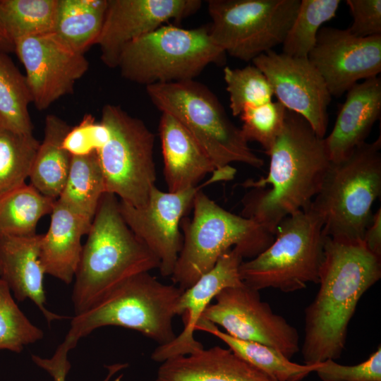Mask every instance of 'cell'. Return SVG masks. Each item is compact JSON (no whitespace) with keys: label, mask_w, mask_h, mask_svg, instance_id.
Segmentation results:
<instances>
[{"label":"cell","mask_w":381,"mask_h":381,"mask_svg":"<svg viewBox=\"0 0 381 381\" xmlns=\"http://www.w3.org/2000/svg\"><path fill=\"white\" fill-rule=\"evenodd\" d=\"M381 278V256L363 240L325 236L319 289L304 311L305 364L339 358L349 324L362 296Z\"/></svg>","instance_id":"1"},{"label":"cell","mask_w":381,"mask_h":381,"mask_svg":"<svg viewBox=\"0 0 381 381\" xmlns=\"http://www.w3.org/2000/svg\"><path fill=\"white\" fill-rule=\"evenodd\" d=\"M267 174L248 179L241 216L274 236L285 217L306 208L320 191L331 161L325 138L301 115L286 111L283 128L271 149Z\"/></svg>","instance_id":"2"},{"label":"cell","mask_w":381,"mask_h":381,"mask_svg":"<svg viewBox=\"0 0 381 381\" xmlns=\"http://www.w3.org/2000/svg\"><path fill=\"white\" fill-rule=\"evenodd\" d=\"M87 235L71 296L75 315L126 279L159 267L158 258L126 224L114 194L102 195Z\"/></svg>","instance_id":"3"},{"label":"cell","mask_w":381,"mask_h":381,"mask_svg":"<svg viewBox=\"0 0 381 381\" xmlns=\"http://www.w3.org/2000/svg\"><path fill=\"white\" fill-rule=\"evenodd\" d=\"M183 291L160 282L149 272L133 276L71 318L70 329L56 350L68 354L81 338L106 326L136 330L159 346L169 344L176 337L172 321Z\"/></svg>","instance_id":"4"},{"label":"cell","mask_w":381,"mask_h":381,"mask_svg":"<svg viewBox=\"0 0 381 381\" xmlns=\"http://www.w3.org/2000/svg\"><path fill=\"white\" fill-rule=\"evenodd\" d=\"M193 208L192 219L184 217L180 224L183 245L170 277L184 290L230 249L236 248L243 258L252 259L274 241V236L255 221L226 210L202 189L195 195Z\"/></svg>","instance_id":"5"},{"label":"cell","mask_w":381,"mask_h":381,"mask_svg":"<svg viewBox=\"0 0 381 381\" xmlns=\"http://www.w3.org/2000/svg\"><path fill=\"white\" fill-rule=\"evenodd\" d=\"M381 138L364 143L332 162L310 207L323 223V234L337 239L363 240L381 193Z\"/></svg>","instance_id":"6"},{"label":"cell","mask_w":381,"mask_h":381,"mask_svg":"<svg viewBox=\"0 0 381 381\" xmlns=\"http://www.w3.org/2000/svg\"><path fill=\"white\" fill-rule=\"evenodd\" d=\"M145 87L152 103L185 127L217 170L232 162L258 169L263 166L264 160L253 152L241 128L231 122L218 98L205 85L190 80Z\"/></svg>","instance_id":"7"},{"label":"cell","mask_w":381,"mask_h":381,"mask_svg":"<svg viewBox=\"0 0 381 381\" xmlns=\"http://www.w3.org/2000/svg\"><path fill=\"white\" fill-rule=\"evenodd\" d=\"M226 53L209 26L183 29L162 25L123 49L117 68L125 79L145 87L194 80L210 64H224Z\"/></svg>","instance_id":"8"},{"label":"cell","mask_w":381,"mask_h":381,"mask_svg":"<svg viewBox=\"0 0 381 381\" xmlns=\"http://www.w3.org/2000/svg\"><path fill=\"white\" fill-rule=\"evenodd\" d=\"M323 223L310 205L279 224L272 243L239 267L240 278L260 291L272 288L289 293L308 283L318 284L324 255Z\"/></svg>","instance_id":"9"},{"label":"cell","mask_w":381,"mask_h":381,"mask_svg":"<svg viewBox=\"0 0 381 381\" xmlns=\"http://www.w3.org/2000/svg\"><path fill=\"white\" fill-rule=\"evenodd\" d=\"M101 121L109 133L97 152L106 193L133 206L144 205L155 186L154 134L143 121L114 104L103 107Z\"/></svg>","instance_id":"10"},{"label":"cell","mask_w":381,"mask_h":381,"mask_svg":"<svg viewBox=\"0 0 381 381\" xmlns=\"http://www.w3.org/2000/svg\"><path fill=\"white\" fill-rule=\"evenodd\" d=\"M301 0H209V32L226 54L243 61L282 44Z\"/></svg>","instance_id":"11"},{"label":"cell","mask_w":381,"mask_h":381,"mask_svg":"<svg viewBox=\"0 0 381 381\" xmlns=\"http://www.w3.org/2000/svg\"><path fill=\"white\" fill-rule=\"evenodd\" d=\"M234 178L228 169L216 170L204 183L178 192H164L154 186L147 202L135 207L119 200L126 224L159 260L162 277H171L183 245L180 224L193 204L196 193L208 184Z\"/></svg>","instance_id":"12"},{"label":"cell","mask_w":381,"mask_h":381,"mask_svg":"<svg viewBox=\"0 0 381 381\" xmlns=\"http://www.w3.org/2000/svg\"><path fill=\"white\" fill-rule=\"evenodd\" d=\"M214 299L202 319L221 326L232 337L272 347L289 359L299 351L297 329L261 300L259 291L242 282L222 289Z\"/></svg>","instance_id":"13"},{"label":"cell","mask_w":381,"mask_h":381,"mask_svg":"<svg viewBox=\"0 0 381 381\" xmlns=\"http://www.w3.org/2000/svg\"><path fill=\"white\" fill-rule=\"evenodd\" d=\"M14 52L24 66L32 103L39 111L71 94L75 82L89 68L85 55L71 49L54 32L18 38Z\"/></svg>","instance_id":"14"},{"label":"cell","mask_w":381,"mask_h":381,"mask_svg":"<svg viewBox=\"0 0 381 381\" xmlns=\"http://www.w3.org/2000/svg\"><path fill=\"white\" fill-rule=\"evenodd\" d=\"M268 80L274 95L288 110L303 116L315 133L324 138L332 96L308 58L294 57L273 49L252 61Z\"/></svg>","instance_id":"15"},{"label":"cell","mask_w":381,"mask_h":381,"mask_svg":"<svg viewBox=\"0 0 381 381\" xmlns=\"http://www.w3.org/2000/svg\"><path fill=\"white\" fill-rule=\"evenodd\" d=\"M332 97H339L361 80L381 72V35L358 37L347 29L322 27L308 56Z\"/></svg>","instance_id":"16"},{"label":"cell","mask_w":381,"mask_h":381,"mask_svg":"<svg viewBox=\"0 0 381 381\" xmlns=\"http://www.w3.org/2000/svg\"><path fill=\"white\" fill-rule=\"evenodd\" d=\"M200 0H107L103 26L96 42L102 62L116 68L126 45L170 20L196 13Z\"/></svg>","instance_id":"17"},{"label":"cell","mask_w":381,"mask_h":381,"mask_svg":"<svg viewBox=\"0 0 381 381\" xmlns=\"http://www.w3.org/2000/svg\"><path fill=\"white\" fill-rule=\"evenodd\" d=\"M243 261L240 251L233 248L223 254L209 272L183 291L175 307L176 315L182 318L183 329L173 341L154 350L151 354L154 361L162 363L204 348L194 338L195 326L205 310L222 289L242 283L239 267Z\"/></svg>","instance_id":"18"},{"label":"cell","mask_w":381,"mask_h":381,"mask_svg":"<svg viewBox=\"0 0 381 381\" xmlns=\"http://www.w3.org/2000/svg\"><path fill=\"white\" fill-rule=\"evenodd\" d=\"M380 114L381 78H371L353 85L346 92L331 133L325 138L330 161L343 159L365 143Z\"/></svg>","instance_id":"19"},{"label":"cell","mask_w":381,"mask_h":381,"mask_svg":"<svg viewBox=\"0 0 381 381\" xmlns=\"http://www.w3.org/2000/svg\"><path fill=\"white\" fill-rule=\"evenodd\" d=\"M42 236L0 238V277L18 301H32L50 323L69 317L52 313L45 307V272L40 260Z\"/></svg>","instance_id":"20"},{"label":"cell","mask_w":381,"mask_h":381,"mask_svg":"<svg viewBox=\"0 0 381 381\" xmlns=\"http://www.w3.org/2000/svg\"><path fill=\"white\" fill-rule=\"evenodd\" d=\"M155 381H277L236 355L215 346L161 363Z\"/></svg>","instance_id":"21"},{"label":"cell","mask_w":381,"mask_h":381,"mask_svg":"<svg viewBox=\"0 0 381 381\" xmlns=\"http://www.w3.org/2000/svg\"><path fill=\"white\" fill-rule=\"evenodd\" d=\"M159 131L169 192L198 186L207 174L217 170L200 144L173 116L162 113Z\"/></svg>","instance_id":"22"},{"label":"cell","mask_w":381,"mask_h":381,"mask_svg":"<svg viewBox=\"0 0 381 381\" xmlns=\"http://www.w3.org/2000/svg\"><path fill=\"white\" fill-rule=\"evenodd\" d=\"M91 224L56 200L49 229L40 242V260L45 274L66 284L73 280L83 250L81 238Z\"/></svg>","instance_id":"23"},{"label":"cell","mask_w":381,"mask_h":381,"mask_svg":"<svg viewBox=\"0 0 381 381\" xmlns=\"http://www.w3.org/2000/svg\"><path fill=\"white\" fill-rule=\"evenodd\" d=\"M70 126L54 114L45 119L44 135L35 155L29 179L42 195L57 200L65 185L71 155L64 148L63 141Z\"/></svg>","instance_id":"24"},{"label":"cell","mask_w":381,"mask_h":381,"mask_svg":"<svg viewBox=\"0 0 381 381\" xmlns=\"http://www.w3.org/2000/svg\"><path fill=\"white\" fill-rule=\"evenodd\" d=\"M211 334L224 342L236 355L277 381H301L314 372L318 364H298L279 351L257 342L236 339L210 322L200 319L195 328Z\"/></svg>","instance_id":"25"},{"label":"cell","mask_w":381,"mask_h":381,"mask_svg":"<svg viewBox=\"0 0 381 381\" xmlns=\"http://www.w3.org/2000/svg\"><path fill=\"white\" fill-rule=\"evenodd\" d=\"M107 0H58L54 33L73 51L83 54L100 35Z\"/></svg>","instance_id":"26"},{"label":"cell","mask_w":381,"mask_h":381,"mask_svg":"<svg viewBox=\"0 0 381 381\" xmlns=\"http://www.w3.org/2000/svg\"><path fill=\"white\" fill-rule=\"evenodd\" d=\"M105 193L104 177L97 152L72 156L66 183L57 200L92 224Z\"/></svg>","instance_id":"27"},{"label":"cell","mask_w":381,"mask_h":381,"mask_svg":"<svg viewBox=\"0 0 381 381\" xmlns=\"http://www.w3.org/2000/svg\"><path fill=\"white\" fill-rule=\"evenodd\" d=\"M56 200L24 185L0 198V238L36 235L40 219L51 214Z\"/></svg>","instance_id":"28"},{"label":"cell","mask_w":381,"mask_h":381,"mask_svg":"<svg viewBox=\"0 0 381 381\" xmlns=\"http://www.w3.org/2000/svg\"><path fill=\"white\" fill-rule=\"evenodd\" d=\"M32 102L25 78L8 54L0 52V127L32 134L33 125L28 111Z\"/></svg>","instance_id":"29"},{"label":"cell","mask_w":381,"mask_h":381,"mask_svg":"<svg viewBox=\"0 0 381 381\" xmlns=\"http://www.w3.org/2000/svg\"><path fill=\"white\" fill-rule=\"evenodd\" d=\"M58 0H0V20L14 41L54 32Z\"/></svg>","instance_id":"30"},{"label":"cell","mask_w":381,"mask_h":381,"mask_svg":"<svg viewBox=\"0 0 381 381\" xmlns=\"http://www.w3.org/2000/svg\"><path fill=\"white\" fill-rule=\"evenodd\" d=\"M40 144L32 134L0 127V198L25 183Z\"/></svg>","instance_id":"31"},{"label":"cell","mask_w":381,"mask_h":381,"mask_svg":"<svg viewBox=\"0 0 381 381\" xmlns=\"http://www.w3.org/2000/svg\"><path fill=\"white\" fill-rule=\"evenodd\" d=\"M340 4L339 0H301L296 18L282 44V53L308 58L319 30L335 16Z\"/></svg>","instance_id":"32"},{"label":"cell","mask_w":381,"mask_h":381,"mask_svg":"<svg viewBox=\"0 0 381 381\" xmlns=\"http://www.w3.org/2000/svg\"><path fill=\"white\" fill-rule=\"evenodd\" d=\"M223 73L234 116H239L246 107L260 106L272 101V88L255 66L248 65L242 68L226 66Z\"/></svg>","instance_id":"33"},{"label":"cell","mask_w":381,"mask_h":381,"mask_svg":"<svg viewBox=\"0 0 381 381\" xmlns=\"http://www.w3.org/2000/svg\"><path fill=\"white\" fill-rule=\"evenodd\" d=\"M43 337V331L21 311L9 287L0 277V350L20 353L24 346L41 340Z\"/></svg>","instance_id":"34"},{"label":"cell","mask_w":381,"mask_h":381,"mask_svg":"<svg viewBox=\"0 0 381 381\" xmlns=\"http://www.w3.org/2000/svg\"><path fill=\"white\" fill-rule=\"evenodd\" d=\"M287 109L279 101L246 107L240 114L241 131L245 139L258 143L268 152L280 134Z\"/></svg>","instance_id":"35"},{"label":"cell","mask_w":381,"mask_h":381,"mask_svg":"<svg viewBox=\"0 0 381 381\" xmlns=\"http://www.w3.org/2000/svg\"><path fill=\"white\" fill-rule=\"evenodd\" d=\"M322 381H381V348L365 361L345 365L328 359L318 364L315 371Z\"/></svg>","instance_id":"36"},{"label":"cell","mask_w":381,"mask_h":381,"mask_svg":"<svg viewBox=\"0 0 381 381\" xmlns=\"http://www.w3.org/2000/svg\"><path fill=\"white\" fill-rule=\"evenodd\" d=\"M109 130L94 116L85 115L75 126L71 127L63 141L64 148L71 156H84L99 151L109 139Z\"/></svg>","instance_id":"37"},{"label":"cell","mask_w":381,"mask_h":381,"mask_svg":"<svg viewBox=\"0 0 381 381\" xmlns=\"http://www.w3.org/2000/svg\"><path fill=\"white\" fill-rule=\"evenodd\" d=\"M353 23L347 30L358 37L381 35V1L347 0Z\"/></svg>","instance_id":"38"},{"label":"cell","mask_w":381,"mask_h":381,"mask_svg":"<svg viewBox=\"0 0 381 381\" xmlns=\"http://www.w3.org/2000/svg\"><path fill=\"white\" fill-rule=\"evenodd\" d=\"M32 360L37 366L47 371L54 381H66V375L71 368L68 360V355L57 352H55L49 358L32 355ZM128 366V363H114L106 365L108 372L103 381H109L117 372Z\"/></svg>","instance_id":"39"},{"label":"cell","mask_w":381,"mask_h":381,"mask_svg":"<svg viewBox=\"0 0 381 381\" xmlns=\"http://www.w3.org/2000/svg\"><path fill=\"white\" fill-rule=\"evenodd\" d=\"M363 241L373 253L381 256V209L373 214L371 222L366 229Z\"/></svg>","instance_id":"40"},{"label":"cell","mask_w":381,"mask_h":381,"mask_svg":"<svg viewBox=\"0 0 381 381\" xmlns=\"http://www.w3.org/2000/svg\"><path fill=\"white\" fill-rule=\"evenodd\" d=\"M0 52L8 54L14 52V42L6 32L0 20Z\"/></svg>","instance_id":"41"},{"label":"cell","mask_w":381,"mask_h":381,"mask_svg":"<svg viewBox=\"0 0 381 381\" xmlns=\"http://www.w3.org/2000/svg\"><path fill=\"white\" fill-rule=\"evenodd\" d=\"M122 376L123 375H120L119 376H118L114 381H121V378H122Z\"/></svg>","instance_id":"42"}]
</instances>
